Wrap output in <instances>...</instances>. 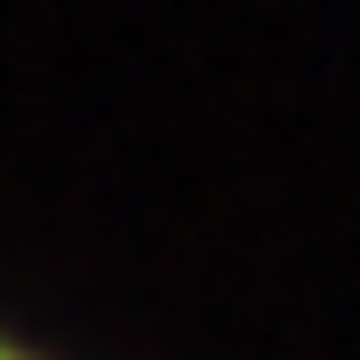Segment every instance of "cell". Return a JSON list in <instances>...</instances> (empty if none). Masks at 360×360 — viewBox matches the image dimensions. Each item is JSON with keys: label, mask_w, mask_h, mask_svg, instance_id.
<instances>
[{"label": "cell", "mask_w": 360, "mask_h": 360, "mask_svg": "<svg viewBox=\"0 0 360 360\" xmlns=\"http://www.w3.org/2000/svg\"><path fill=\"white\" fill-rule=\"evenodd\" d=\"M0 360H65L56 342H37L28 323H10V314H0Z\"/></svg>", "instance_id": "6da1fadb"}]
</instances>
